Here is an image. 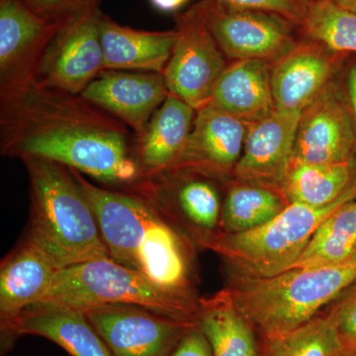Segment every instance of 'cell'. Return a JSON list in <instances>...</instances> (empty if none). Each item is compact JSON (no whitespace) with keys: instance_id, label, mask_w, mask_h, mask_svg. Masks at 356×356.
<instances>
[{"instance_id":"e575fe53","label":"cell","mask_w":356,"mask_h":356,"mask_svg":"<svg viewBox=\"0 0 356 356\" xmlns=\"http://www.w3.org/2000/svg\"><path fill=\"white\" fill-rule=\"evenodd\" d=\"M348 97L356 119V65L351 67L348 77Z\"/></svg>"},{"instance_id":"7a4b0ae2","label":"cell","mask_w":356,"mask_h":356,"mask_svg":"<svg viewBox=\"0 0 356 356\" xmlns=\"http://www.w3.org/2000/svg\"><path fill=\"white\" fill-rule=\"evenodd\" d=\"M31 193L27 238L60 269L110 257L97 220L70 168L44 159H25Z\"/></svg>"},{"instance_id":"7c38bea8","label":"cell","mask_w":356,"mask_h":356,"mask_svg":"<svg viewBox=\"0 0 356 356\" xmlns=\"http://www.w3.org/2000/svg\"><path fill=\"white\" fill-rule=\"evenodd\" d=\"M248 128L245 122L211 103L204 105L196 110L191 135L172 172L189 170L218 178L233 175Z\"/></svg>"},{"instance_id":"ac0fdd59","label":"cell","mask_w":356,"mask_h":356,"mask_svg":"<svg viewBox=\"0 0 356 356\" xmlns=\"http://www.w3.org/2000/svg\"><path fill=\"white\" fill-rule=\"evenodd\" d=\"M58 267L38 245L24 242L2 262L0 269V318L2 332L28 307L41 301Z\"/></svg>"},{"instance_id":"83f0119b","label":"cell","mask_w":356,"mask_h":356,"mask_svg":"<svg viewBox=\"0 0 356 356\" xmlns=\"http://www.w3.org/2000/svg\"><path fill=\"white\" fill-rule=\"evenodd\" d=\"M300 28L314 43L329 51L356 53V13L331 0H312Z\"/></svg>"},{"instance_id":"8992f818","label":"cell","mask_w":356,"mask_h":356,"mask_svg":"<svg viewBox=\"0 0 356 356\" xmlns=\"http://www.w3.org/2000/svg\"><path fill=\"white\" fill-rule=\"evenodd\" d=\"M177 39L166 65V88L194 109L210 103L214 89L227 69L226 56L213 37L202 1L175 17Z\"/></svg>"},{"instance_id":"2e32d148","label":"cell","mask_w":356,"mask_h":356,"mask_svg":"<svg viewBox=\"0 0 356 356\" xmlns=\"http://www.w3.org/2000/svg\"><path fill=\"white\" fill-rule=\"evenodd\" d=\"M4 334L46 337L70 356H112L83 310L55 302H38L28 307Z\"/></svg>"},{"instance_id":"e0dca14e","label":"cell","mask_w":356,"mask_h":356,"mask_svg":"<svg viewBox=\"0 0 356 356\" xmlns=\"http://www.w3.org/2000/svg\"><path fill=\"white\" fill-rule=\"evenodd\" d=\"M195 114L193 107L170 93L143 133L136 136V159L144 180L177 168Z\"/></svg>"},{"instance_id":"603a6c76","label":"cell","mask_w":356,"mask_h":356,"mask_svg":"<svg viewBox=\"0 0 356 356\" xmlns=\"http://www.w3.org/2000/svg\"><path fill=\"white\" fill-rule=\"evenodd\" d=\"M355 178V161L313 165L292 159L280 191L288 203L324 207L341 197Z\"/></svg>"},{"instance_id":"8d00e7d4","label":"cell","mask_w":356,"mask_h":356,"mask_svg":"<svg viewBox=\"0 0 356 356\" xmlns=\"http://www.w3.org/2000/svg\"><path fill=\"white\" fill-rule=\"evenodd\" d=\"M344 356H356V353H346Z\"/></svg>"},{"instance_id":"1f68e13d","label":"cell","mask_w":356,"mask_h":356,"mask_svg":"<svg viewBox=\"0 0 356 356\" xmlns=\"http://www.w3.org/2000/svg\"><path fill=\"white\" fill-rule=\"evenodd\" d=\"M26 6L44 19L64 23L81 14L100 8L103 0H23Z\"/></svg>"},{"instance_id":"9a60e30c","label":"cell","mask_w":356,"mask_h":356,"mask_svg":"<svg viewBox=\"0 0 356 356\" xmlns=\"http://www.w3.org/2000/svg\"><path fill=\"white\" fill-rule=\"evenodd\" d=\"M301 114L275 111L248 125L242 156L234 170L235 177L280 191L294 154Z\"/></svg>"},{"instance_id":"ffe728a7","label":"cell","mask_w":356,"mask_h":356,"mask_svg":"<svg viewBox=\"0 0 356 356\" xmlns=\"http://www.w3.org/2000/svg\"><path fill=\"white\" fill-rule=\"evenodd\" d=\"M134 270L158 286L185 296L197 297L192 280V262L184 236L159 211L136 254Z\"/></svg>"},{"instance_id":"484cf974","label":"cell","mask_w":356,"mask_h":356,"mask_svg":"<svg viewBox=\"0 0 356 356\" xmlns=\"http://www.w3.org/2000/svg\"><path fill=\"white\" fill-rule=\"evenodd\" d=\"M288 204L275 189L241 181L229 187L222 204V231L242 233L261 227L277 216Z\"/></svg>"},{"instance_id":"5bb4252c","label":"cell","mask_w":356,"mask_h":356,"mask_svg":"<svg viewBox=\"0 0 356 356\" xmlns=\"http://www.w3.org/2000/svg\"><path fill=\"white\" fill-rule=\"evenodd\" d=\"M168 95L163 74L108 70H103L81 95L139 136Z\"/></svg>"},{"instance_id":"d6a6232c","label":"cell","mask_w":356,"mask_h":356,"mask_svg":"<svg viewBox=\"0 0 356 356\" xmlns=\"http://www.w3.org/2000/svg\"><path fill=\"white\" fill-rule=\"evenodd\" d=\"M170 356H213V351L207 337L197 325L180 339Z\"/></svg>"},{"instance_id":"44dd1931","label":"cell","mask_w":356,"mask_h":356,"mask_svg":"<svg viewBox=\"0 0 356 356\" xmlns=\"http://www.w3.org/2000/svg\"><path fill=\"white\" fill-rule=\"evenodd\" d=\"M105 70L163 74L172 57L177 30L144 31L118 24L107 14L100 17Z\"/></svg>"},{"instance_id":"f1b7e54d","label":"cell","mask_w":356,"mask_h":356,"mask_svg":"<svg viewBox=\"0 0 356 356\" xmlns=\"http://www.w3.org/2000/svg\"><path fill=\"white\" fill-rule=\"evenodd\" d=\"M175 202L182 214L198 229L196 238L217 232L222 205L216 186L203 177H184L175 184Z\"/></svg>"},{"instance_id":"f546056e","label":"cell","mask_w":356,"mask_h":356,"mask_svg":"<svg viewBox=\"0 0 356 356\" xmlns=\"http://www.w3.org/2000/svg\"><path fill=\"white\" fill-rule=\"evenodd\" d=\"M334 321L346 353H356V280L327 311Z\"/></svg>"},{"instance_id":"d590c367","label":"cell","mask_w":356,"mask_h":356,"mask_svg":"<svg viewBox=\"0 0 356 356\" xmlns=\"http://www.w3.org/2000/svg\"><path fill=\"white\" fill-rule=\"evenodd\" d=\"M331 1L346 10L356 13V0H331Z\"/></svg>"},{"instance_id":"3957f363","label":"cell","mask_w":356,"mask_h":356,"mask_svg":"<svg viewBox=\"0 0 356 356\" xmlns=\"http://www.w3.org/2000/svg\"><path fill=\"white\" fill-rule=\"evenodd\" d=\"M355 280L356 264L294 267L267 277L229 270L225 291L252 327L266 337L310 322Z\"/></svg>"},{"instance_id":"d4e9b609","label":"cell","mask_w":356,"mask_h":356,"mask_svg":"<svg viewBox=\"0 0 356 356\" xmlns=\"http://www.w3.org/2000/svg\"><path fill=\"white\" fill-rule=\"evenodd\" d=\"M350 264H356V198L325 218L291 268Z\"/></svg>"},{"instance_id":"836d02e7","label":"cell","mask_w":356,"mask_h":356,"mask_svg":"<svg viewBox=\"0 0 356 356\" xmlns=\"http://www.w3.org/2000/svg\"><path fill=\"white\" fill-rule=\"evenodd\" d=\"M186 1L187 0H149L154 8L163 13H173Z\"/></svg>"},{"instance_id":"4dcf8cb0","label":"cell","mask_w":356,"mask_h":356,"mask_svg":"<svg viewBox=\"0 0 356 356\" xmlns=\"http://www.w3.org/2000/svg\"><path fill=\"white\" fill-rule=\"evenodd\" d=\"M218 3L236 10H257L278 14L300 27L312 0H216Z\"/></svg>"},{"instance_id":"9c48e42d","label":"cell","mask_w":356,"mask_h":356,"mask_svg":"<svg viewBox=\"0 0 356 356\" xmlns=\"http://www.w3.org/2000/svg\"><path fill=\"white\" fill-rule=\"evenodd\" d=\"M83 312L112 356H170L180 339L198 325L136 306L102 305Z\"/></svg>"},{"instance_id":"30bf717a","label":"cell","mask_w":356,"mask_h":356,"mask_svg":"<svg viewBox=\"0 0 356 356\" xmlns=\"http://www.w3.org/2000/svg\"><path fill=\"white\" fill-rule=\"evenodd\" d=\"M58 23L39 16L23 0H0V98L34 83Z\"/></svg>"},{"instance_id":"8fae6325","label":"cell","mask_w":356,"mask_h":356,"mask_svg":"<svg viewBox=\"0 0 356 356\" xmlns=\"http://www.w3.org/2000/svg\"><path fill=\"white\" fill-rule=\"evenodd\" d=\"M72 170L95 212L110 257L134 269L136 254L158 216L159 206L144 194L103 188Z\"/></svg>"},{"instance_id":"277c9868","label":"cell","mask_w":356,"mask_h":356,"mask_svg":"<svg viewBox=\"0 0 356 356\" xmlns=\"http://www.w3.org/2000/svg\"><path fill=\"white\" fill-rule=\"evenodd\" d=\"M356 198V178L337 201L324 207L289 203L271 221L242 233L217 231L196 238L228 264L229 270L267 277L291 268L318 227L343 204Z\"/></svg>"},{"instance_id":"5b68a950","label":"cell","mask_w":356,"mask_h":356,"mask_svg":"<svg viewBox=\"0 0 356 356\" xmlns=\"http://www.w3.org/2000/svg\"><path fill=\"white\" fill-rule=\"evenodd\" d=\"M44 301L83 311L102 305L136 306L187 323H198L200 306L197 297L163 289L111 257L60 269L40 302Z\"/></svg>"},{"instance_id":"d6986e66","label":"cell","mask_w":356,"mask_h":356,"mask_svg":"<svg viewBox=\"0 0 356 356\" xmlns=\"http://www.w3.org/2000/svg\"><path fill=\"white\" fill-rule=\"evenodd\" d=\"M331 58L322 46H298L273 64L271 86L275 111L302 113L330 84Z\"/></svg>"},{"instance_id":"7402d4cb","label":"cell","mask_w":356,"mask_h":356,"mask_svg":"<svg viewBox=\"0 0 356 356\" xmlns=\"http://www.w3.org/2000/svg\"><path fill=\"white\" fill-rule=\"evenodd\" d=\"M271 70L264 60L234 62L218 81L211 104L248 125L264 120L275 112Z\"/></svg>"},{"instance_id":"52a82bcc","label":"cell","mask_w":356,"mask_h":356,"mask_svg":"<svg viewBox=\"0 0 356 356\" xmlns=\"http://www.w3.org/2000/svg\"><path fill=\"white\" fill-rule=\"evenodd\" d=\"M100 8L58 24L35 74L34 84L81 95L105 70Z\"/></svg>"},{"instance_id":"4fadbf2b","label":"cell","mask_w":356,"mask_h":356,"mask_svg":"<svg viewBox=\"0 0 356 356\" xmlns=\"http://www.w3.org/2000/svg\"><path fill=\"white\" fill-rule=\"evenodd\" d=\"M355 138L348 110L332 86L300 117L293 159L313 165L355 161Z\"/></svg>"},{"instance_id":"ba28073f","label":"cell","mask_w":356,"mask_h":356,"mask_svg":"<svg viewBox=\"0 0 356 356\" xmlns=\"http://www.w3.org/2000/svg\"><path fill=\"white\" fill-rule=\"evenodd\" d=\"M206 21L224 55L231 60H257L274 64L294 50L291 21L278 14L257 10H236L216 0H201Z\"/></svg>"},{"instance_id":"cb8c5ba5","label":"cell","mask_w":356,"mask_h":356,"mask_svg":"<svg viewBox=\"0 0 356 356\" xmlns=\"http://www.w3.org/2000/svg\"><path fill=\"white\" fill-rule=\"evenodd\" d=\"M198 325L209 341L213 356H259L254 327L225 289L200 300Z\"/></svg>"},{"instance_id":"4316f807","label":"cell","mask_w":356,"mask_h":356,"mask_svg":"<svg viewBox=\"0 0 356 356\" xmlns=\"http://www.w3.org/2000/svg\"><path fill=\"white\" fill-rule=\"evenodd\" d=\"M346 355L336 325L327 312L292 331L264 337L261 348V356Z\"/></svg>"},{"instance_id":"6da1fadb","label":"cell","mask_w":356,"mask_h":356,"mask_svg":"<svg viewBox=\"0 0 356 356\" xmlns=\"http://www.w3.org/2000/svg\"><path fill=\"white\" fill-rule=\"evenodd\" d=\"M136 136L81 95L31 84L0 98L3 156L53 161L112 186L144 180Z\"/></svg>"}]
</instances>
